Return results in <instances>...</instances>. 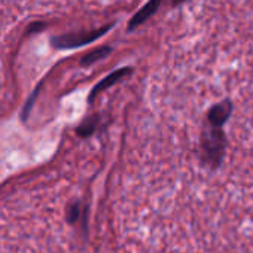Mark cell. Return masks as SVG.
Here are the masks:
<instances>
[{
	"mask_svg": "<svg viewBox=\"0 0 253 253\" xmlns=\"http://www.w3.org/2000/svg\"><path fill=\"white\" fill-rule=\"evenodd\" d=\"M226 149V136L222 125L209 124L201 136V151H203V161L210 169H217L222 163Z\"/></svg>",
	"mask_w": 253,
	"mask_h": 253,
	"instance_id": "1",
	"label": "cell"
},
{
	"mask_svg": "<svg viewBox=\"0 0 253 253\" xmlns=\"http://www.w3.org/2000/svg\"><path fill=\"white\" fill-rule=\"evenodd\" d=\"M115 24L116 23H110V24H106L100 29L89 30V32H76V33H67V35L55 36L51 39V43H52V46H55L58 49L79 48V46H84L86 43H91V42L103 38L107 32H110L115 27Z\"/></svg>",
	"mask_w": 253,
	"mask_h": 253,
	"instance_id": "2",
	"label": "cell"
},
{
	"mask_svg": "<svg viewBox=\"0 0 253 253\" xmlns=\"http://www.w3.org/2000/svg\"><path fill=\"white\" fill-rule=\"evenodd\" d=\"M163 2H164V0H149V2H148L140 11H137V12L131 17V20L128 21V26H126V32H133V30H136L139 26L145 24L151 17H154V15L158 12V9L161 8Z\"/></svg>",
	"mask_w": 253,
	"mask_h": 253,
	"instance_id": "3",
	"label": "cell"
},
{
	"mask_svg": "<svg viewBox=\"0 0 253 253\" xmlns=\"http://www.w3.org/2000/svg\"><path fill=\"white\" fill-rule=\"evenodd\" d=\"M231 112H232V104L228 98H225L210 107V110L207 112V122L223 126L225 122L228 121Z\"/></svg>",
	"mask_w": 253,
	"mask_h": 253,
	"instance_id": "4",
	"label": "cell"
},
{
	"mask_svg": "<svg viewBox=\"0 0 253 253\" xmlns=\"http://www.w3.org/2000/svg\"><path fill=\"white\" fill-rule=\"evenodd\" d=\"M131 72H133V69H131V67H121V69H118V70L112 72L109 76H106L103 81H100V82L94 86V89H92V91H91V94H89V100H92V98L95 97V94H98L100 91H103V89H106V88H109V86L115 85V84H116V82H119L121 79L126 78L128 75H131Z\"/></svg>",
	"mask_w": 253,
	"mask_h": 253,
	"instance_id": "5",
	"label": "cell"
},
{
	"mask_svg": "<svg viewBox=\"0 0 253 253\" xmlns=\"http://www.w3.org/2000/svg\"><path fill=\"white\" fill-rule=\"evenodd\" d=\"M110 52H112V48H110V46H100V48L91 51L89 54H86V55L81 60V64H82V66H91V64H94V63H97V61L106 58Z\"/></svg>",
	"mask_w": 253,
	"mask_h": 253,
	"instance_id": "6",
	"label": "cell"
},
{
	"mask_svg": "<svg viewBox=\"0 0 253 253\" xmlns=\"http://www.w3.org/2000/svg\"><path fill=\"white\" fill-rule=\"evenodd\" d=\"M169 2H170V6H179L183 2H186V0H169Z\"/></svg>",
	"mask_w": 253,
	"mask_h": 253,
	"instance_id": "7",
	"label": "cell"
}]
</instances>
